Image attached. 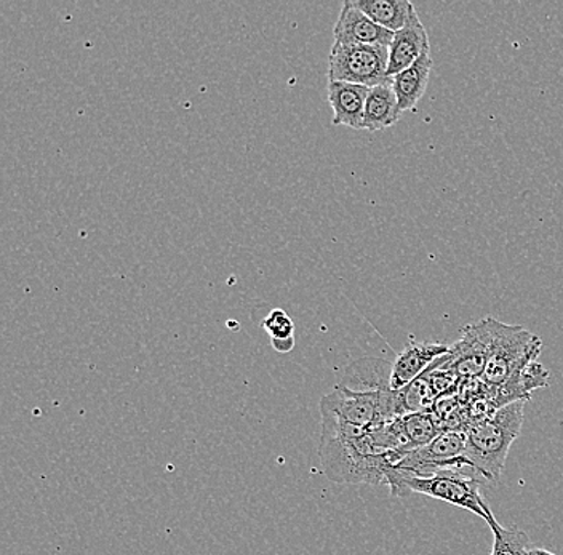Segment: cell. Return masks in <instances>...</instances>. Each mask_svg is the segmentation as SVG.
Instances as JSON below:
<instances>
[{
	"instance_id": "1",
	"label": "cell",
	"mask_w": 563,
	"mask_h": 555,
	"mask_svg": "<svg viewBox=\"0 0 563 555\" xmlns=\"http://www.w3.org/2000/svg\"><path fill=\"white\" fill-rule=\"evenodd\" d=\"M322 414L319 455L332 482L387 485L390 469L404 453L386 452L376 444L373 428L352 426L332 414Z\"/></svg>"
},
{
	"instance_id": "2",
	"label": "cell",
	"mask_w": 563,
	"mask_h": 555,
	"mask_svg": "<svg viewBox=\"0 0 563 555\" xmlns=\"http://www.w3.org/2000/svg\"><path fill=\"white\" fill-rule=\"evenodd\" d=\"M526 400L503 407L488 420L474 424L466 432L464 458L475 476L495 482L505 470L506 458L523 426Z\"/></svg>"
},
{
	"instance_id": "3",
	"label": "cell",
	"mask_w": 563,
	"mask_h": 555,
	"mask_svg": "<svg viewBox=\"0 0 563 555\" xmlns=\"http://www.w3.org/2000/svg\"><path fill=\"white\" fill-rule=\"evenodd\" d=\"M484 484L485 480L473 473L446 469L440 470L439 474L428 477V479H404L394 490H390V495L397 498H405L411 493L426 495V497L449 502L456 508L466 509L484 519L490 526L496 519L490 506L482 495L481 487Z\"/></svg>"
},
{
	"instance_id": "4",
	"label": "cell",
	"mask_w": 563,
	"mask_h": 555,
	"mask_svg": "<svg viewBox=\"0 0 563 555\" xmlns=\"http://www.w3.org/2000/svg\"><path fill=\"white\" fill-rule=\"evenodd\" d=\"M464 449L466 432H442L424 447L405 453L400 462L390 469L387 487L394 490L404 479H428L440 470L466 469L467 473H473L470 462L464 458Z\"/></svg>"
},
{
	"instance_id": "5",
	"label": "cell",
	"mask_w": 563,
	"mask_h": 555,
	"mask_svg": "<svg viewBox=\"0 0 563 555\" xmlns=\"http://www.w3.org/2000/svg\"><path fill=\"white\" fill-rule=\"evenodd\" d=\"M320 413L332 414L344 423L365 430L400 417L397 392L393 389L352 391L341 385H338L330 395L322 397Z\"/></svg>"
},
{
	"instance_id": "6",
	"label": "cell",
	"mask_w": 563,
	"mask_h": 555,
	"mask_svg": "<svg viewBox=\"0 0 563 555\" xmlns=\"http://www.w3.org/2000/svg\"><path fill=\"white\" fill-rule=\"evenodd\" d=\"M543 349V341L520 325L498 323L495 341L484 371V381L495 389L508 381L516 371L537 360Z\"/></svg>"
},
{
	"instance_id": "7",
	"label": "cell",
	"mask_w": 563,
	"mask_h": 555,
	"mask_svg": "<svg viewBox=\"0 0 563 555\" xmlns=\"http://www.w3.org/2000/svg\"><path fill=\"white\" fill-rule=\"evenodd\" d=\"M389 47L333 44L329 58V82L373 87L393 82L387 77Z\"/></svg>"
},
{
	"instance_id": "8",
	"label": "cell",
	"mask_w": 563,
	"mask_h": 555,
	"mask_svg": "<svg viewBox=\"0 0 563 555\" xmlns=\"http://www.w3.org/2000/svg\"><path fill=\"white\" fill-rule=\"evenodd\" d=\"M498 323L493 318L471 323L463 330V336L450 346V353L435 360L431 367L456 371L461 378L484 377Z\"/></svg>"
},
{
	"instance_id": "9",
	"label": "cell",
	"mask_w": 563,
	"mask_h": 555,
	"mask_svg": "<svg viewBox=\"0 0 563 555\" xmlns=\"http://www.w3.org/2000/svg\"><path fill=\"white\" fill-rule=\"evenodd\" d=\"M334 44L341 45H383L389 47L394 33L378 26L362 10L346 0L341 7L340 16L333 30Z\"/></svg>"
},
{
	"instance_id": "10",
	"label": "cell",
	"mask_w": 563,
	"mask_h": 555,
	"mask_svg": "<svg viewBox=\"0 0 563 555\" xmlns=\"http://www.w3.org/2000/svg\"><path fill=\"white\" fill-rule=\"evenodd\" d=\"M449 353V344L420 343L411 340L394 360L393 370H390V389L400 391L405 386L424 375L435 360Z\"/></svg>"
},
{
	"instance_id": "11",
	"label": "cell",
	"mask_w": 563,
	"mask_h": 555,
	"mask_svg": "<svg viewBox=\"0 0 563 555\" xmlns=\"http://www.w3.org/2000/svg\"><path fill=\"white\" fill-rule=\"evenodd\" d=\"M429 37L424 24L421 23L418 13H415L408 21L407 26L394 33L393 42L389 45V65H387V77L393 79L404 69L410 68L421 56L429 55Z\"/></svg>"
},
{
	"instance_id": "12",
	"label": "cell",
	"mask_w": 563,
	"mask_h": 555,
	"mask_svg": "<svg viewBox=\"0 0 563 555\" xmlns=\"http://www.w3.org/2000/svg\"><path fill=\"white\" fill-rule=\"evenodd\" d=\"M327 93H329L330 107L333 109V125L362 130L365 103L369 93L368 87L347 82H329Z\"/></svg>"
},
{
	"instance_id": "13",
	"label": "cell",
	"mask_w": 563,
	"mask_h": 555,
	"mask_svg": "<svg viewBox=\"0 0 563 555\" xmlns=\"http://www.w3.org/2000/svg\"><path fill=\"white\" fill-rule=\"evenodd\" d=\"M431 55L421 56L410 68L393 77V89L399 101L400 111H411L420 103L422 95L428 89L429 76H431Z\"/></svg>"
},
{
	"instance_id": "14",
	"label": "cell",
	"mask_w": 563,
	"mask_h": 555,
	"mask_svg": "<svg viewBox=\"0 0 563 555\" xmlns=\"http://www.w3.org/2000/svg\"><path fill=\"white\" fill-rule=\"evenodd\" d=\"M393 364L385 358L365 357L347 367L340 385L352 391H383L390 389Z\"/></svg>"
},
{
	"instance_id": "15",
	"label": "cell",
	"mask_w": 563,
	"mask_h": 555,
	"mask_svg": "<svg viewBox=\"0 0 563 555\" xmlns=\"http://www.w3.org/2000/svg\"><path fill=\"white\" fill-rule=\"evenodd\" d=\"M400 118H402V111L394 93L393 82L369 89L362 129L379 132L397 124Z\"/></svg>"
},
{
	"instance_id": "16",
	"label": "cell",
	"mask_w": 563,
	"mask_h": 555,
	"mask_svg": "<svg viewBox=\"0 0 563 555\" xmlns=\"http://www.w3.org/2000/svg\"><path fill=\"white\" fill-rule=\"evenodd\" d=\"M352 2L369 20L390 33L402 30L417 13L413 3L408 0H352Z\"/></svg>"
},
{
	"instance_id": "17",
	"label": "cell",
	"mask_w": 563,
	"mask_h": 555,
	"mask_svg": "<svg viewBox=\"0 0 563 555\" xmlns=\"http://www.w3.org/2000/svg\"><path fill=\"white\" fill-rule=\"evenodd\" d=\"M397 420H399L400 431H402L410 449L424 447L429 442L434 441L439 434H442L438 420H435L432 412L404 414Z\"/></svg>"
},
{
	"instance_id": "18",
	"label": "cell",
	"mask_w": 563,
	"mask_h": 555,
	"mask_svg": "<svg viewBox=\"0 0 563 555\" xmlns=\"http://www.w3.org/2000/svg\"><path fill=\"white\" fill-rule=\"evenodd\" d=\"M397 392V406L400 417L410 413L431 412L438 396L432 391L431 385L424 375L411 381Z\"/></svg>"
},
{
	"instance_id": "19",
	"label": "cell",
	"mask_w": 563,
	"mask_h": 555,
	"mask_svg": "<svg viewBox=\"0 0 563 555\" xmlns=\"http://www.w3.org/2000/svg\"><path fill=\"white\" fill-rule=\"evenodd\" d=\"M431 412L438 420L440 431L467 432L466 412L456 395L439 397Z\"/></svg>"
},
{
	"instance_id": "20",
	"label": "cell",
	"mask_w": 563,
	"mask_h": 555,
	"mask_svg": "<svg viewBox=\"0 0 563 555\" xmlns=\"http://www.w3.org/2000/svg\"><path fill=\"white\" fill-rule=\"evenodd\" d=\"M490 530L495 541H493V551L490 555H528V535L523 530L517 526L499 525L498 520L492 523Z\"/></svg>"
},
{
	"instance_id": "21",
	"label": "cell",
	"mask_w": 563,
	"mask_h": 555,
	"mask_svg": "<svg viewBox=\"0 0 563 555\" xmlns=\"http://www.w3.org/2000/svg\"><path fill=\"white\" fill-rule=\"evenodd\" d=\"M263 329L269 333L271 340L294 338L295 322L284 309H273L263 321Z\"/></svg>"
},
{
	"instance_id": "22",
	"label": "cell",
	"mask_w": 563,
	"mask_h": 555,
	"mask_svg": "<svg viewBox=\"0 0 563 555\" xmlns=\"http://www.w3.org/2000/svg\"><path fill=\"white\" fill-rule=\"evenodd\" d=\"M432 391L439 397L455 395L457 385H460V375L453 370H443V368L429 367L424 374Z\"/></svg>"
},
{
	"instance_id": "23",
	"label": "cell",
	"mask_w": 563,
	"mask_h": 555,
	"mask_svg": "<svg viewBox=\"0 0 563 555\" xmlns=\"http://www.w3.org/2000/svg\"><path fill=\"white\" fill-rule=\"evenodd\" d=\"M455 395L463 402V406H467V403L473 402L475 399L490 396V388H488L484 378H461Z\"/></svg>"
},
{
	"instance_id": "24",
	"label": "cell",
	"mask_w": 563,
	"mask_h": 555,
	"mask_svg": "<svg viewBox=\"0 0 563 555\" xmlns=\"http://www.w3.org/2000/svg\"><path fill=\"white\" fill-rule=\"evenodd\" d=\"M271 344H273V347L277 353L287 354L290 353V351H294L295 336L294 338L287 340H271Z\"/></svg>"
},
{
	"instance_id": "25",
	"label": "cell",
	"mask_w": 563,
	"mask_h": 555,
	"mask_svg": "<svg viewBox=\"0 0 563 555\" xmlns=\"http://www.w3.org/2000/svg\"><path fill=\"white\" fill-rule=\"evenodd\" d=\"M528 555H555V554H552L551 551H545V550H530V551H528Z\"/></svg>"
}]
</instances>
